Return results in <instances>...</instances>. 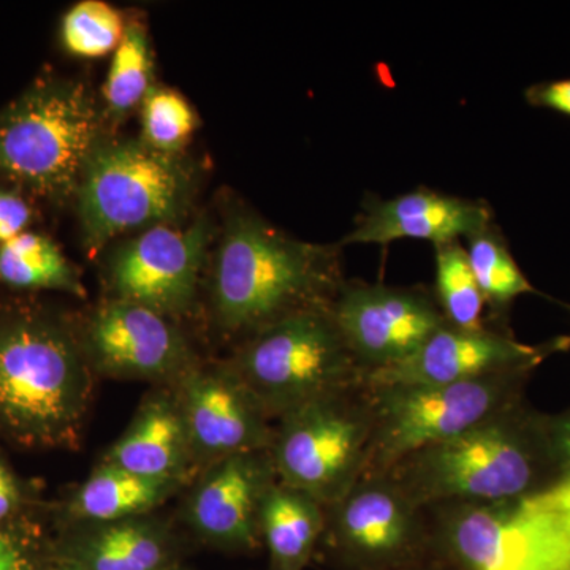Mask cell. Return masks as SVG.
<instances>
[{"label":"cell","mask_w":570,"mask_h":570,"mask_svg":"<svg viewBox=\"0 0 570 570\" xmlns=\"http://www.w3.org/2000/svg\"><path fill=\"white\" fill-rule=\"evenodd\" d=\"M341 249L296 239L236 204L225 217L214 258L217 324L246 340L292 314L332 306L346 281Z\"/></svg>","instance_id":"obj_1"},{"label":"cell","mask_w":570,"mask_h":570,"mask_svg":"<svg viewBox=\"0 0 570 570\" xmlns=\"http://www.w3.org/2000/svg\"><path fill=\"white\" fill-rule=\"evenodd\" d=\"M389 474L422 508L448 502H519L562 482L549 414L527 400L460 436L412 453Z\"/></svg>","instance_id":"obj_2"},{"label":"cell","mask_w":570,"mask_h":570,"mask_svg":"<svg viewBox=\"0 0 570 570\" xmlns=\"http://www.w3.org/2000/svg\"><path fill=\"white\" fill-rule=\"evenodd\" d=\"M80 337L37 307L0 311V433L32 448L73 444L91 401Z\"/></svg>","instance_id":"obj_3"},{"label":"cell","mask_w":570,"mask_h":570,"mask_svg":"<svg viewBox=\"0 0 570 570\" xmlns=\"http://www.w3.org/2000/svg\"><path fill=\"white\" fill-rule=\"evenodd\" d=\"M105 122L85 82L41 73L0 108V184L45 204L75 202Z\"/></svg>","instance_id":"obj_4"},{"label":"cell","mask_w":570,"mask_h":570,"mask_svg":"<svg viewBox=\"0 0 570 570\" xmlns=\"http://www.w3.org/2000/svg\"><path fill=\"white\" fill-rule=\"evenodd\" d=\"M197 171L181 154L157 151L142 138H105L82 174L75 204L89 254L134 230L184 219Z\"/></svg>","instance_id":"obj_5"},{"label":"cell","mask_w":570,"mask_h":570,"mask_svg":"<svg viewBox=\"0 0 570 570\" xmlns=\"http://www.w3.org/2000/svg\"><path fill=\"white\" fill-rule=\"evenodd\" d=\"M539 365H524L459 384L370 385L374 425L362 479L389 474L419 450L463 434L502 409L527 400Z\"/></svg>","instance_id":"obj_6"},{"label":"cell","mask_w":570,"mask_h":570,"mask_svg":"<svg viewBox=\"0 0 570 570\" xmlns=\"http://www.w3.org/2000/svg\"><path fill=\"white\" fill-rule=\"evenodd\" d=\"M228 366L272 420L366 382L330 307L292 314L246 337Z\"/></svg>","instance_id":"obj_7"},{"label":"cell","mask_w":570,"mask_h":570,"mask_svg":"<svg viewBox=\"0 0 570 570\" xmlns=\"http://www.w3.org/2000/svg\"><path fill=\"white\" fill-rule=\"evenodd\" d=\"M373 425L366 382L287 412L269 448L277 479L324 508L335 504L362 479Z\"/></svg>","instance_id":"obj_8"},{"label":"cell","mask_w":570,"mask_h":570,"mask_svg":"<svg viewBox=\"0 0 570 570\" xmlns=\"http://www.w3.org/2000/svg\"><path fill=\"white\" fill-rule=\"evenodd\" d=\"M321 546L333 570H396L433 553L428 509L390 474L360 479L325 508Z\"/></svg>","instance_id":"obj_9"},{"label":"cell","mask_w":570,"mask_h":570,"mask_svg":"<svg viewBox=\"0 0 570 570\" xmlns=\"http://www.w3.org/2000/svg\"><path fill=\"white\" fill-rule=\"evenodd\" d=\"M330 313L366 379L406 362L448 324L428 288L358 279L344 281Z\"/></svg>","instance_id":"obj_10"},{"label":"cell","mask_w":570,"mask_h":570,"mask_svg":"<svg viewBox=\"0 0 570 570\" xmlns=\"http://www.w3.org/2000/svg\"><path fill=\"white\" fill-rule=\"evenodd\" d=\"M212 238L213 225L200 216L186 228L156 225L124 239L108 257L112 295L170 318L189 313Z\"/></svg>","instance_id":"obj_11"},{"label":"cell","mask_w":570,"mask_h":570,"mask_svg":"<svg viewBox=\"0 0 570 570\" xmlns=\"http://www.w3.org/2000/svg\"><path fill=\"white\" fill-rule=\"evenodd\" d=\"M80 341L89 365L110 377L176 382L195 366L170 317L126 299L97 307Z\"/></svg>","instance_id":"obj_12"},{"label":"cell","mask_w":570,"mask_h":570,"mask_svg":"<svg viewBox=\"0 0 570 570\" xmlns=\"http://www.w3.org/2000/svg\"><path fill=\"white\" fill-rule=\"evenodd\" d=\"M194 461H217L272 448L275 426L257 397L230 366H194L176 381Z\"/></svg>","instance_id":"obj_13"},{"label":"cell","mask_w":570,"mask_h":570,"mask_svg":"<svg viewBox=\"0 0 570 570\" xmlns=\"http://www.w3.org/2000/svg\"><path fill=\"white\" fill-rule=\"evenodd\" d=\"M570 348V336L530 346L508 326L490 325L480 332L442 325L411 358L366 379L370 385L459 384L524 365H542L550 355Z\"/></svg>","instance_id":"obj_14"},{"label":"cell","mask_w":570,"mask_h":570,"mask_svg":"<svg viewBox=\"0 0 570 570\" xmlns=\"http://www.w3.org/2000/svg\"><path fill=\"white\" fill-rule=\"evenodd\" d=\"M277 480L269 450L217 461L194 487L187 521L217 549L236 553L257 550L262 505Z\"/></svg>","instance_id":"obj_15"},{"label":"cell","mask_w":570,"mask_h":570,"mask_svg":"<svg viewBox=\"0 0 570 570\" xmlns=\"http://www.w3.org/2000/svg\"><path fill=\"white\" fill-rule=\"evenodd\" d=\"M493 223V209L485 202L417 187L393 198L366 195L354 230L340 246H387L397 239H425L436 246L466 239Z\"/></svg>","instance_id":"obj_16"},{"label":"cell","mask_w":570,"mask_h":570,"mask_svg":"<svg viewBox=\"0 0 570 570\" xmlns=\"http://www.w3.org/2000/svg\"><path fill=\"white\" fill-rule=\"evenodd\" d=\"M428 509L433 551L455 570H523L517 502H448Z\"/></svg>","instance_id":"obj_17"},{"label":"cell","mask_w":570,"mask_h":570,"mask_svg":"<svg viewBox=\"0 0 570 570\" xmlns=\"http://www.w3.org/2000/svg\"><path fill=\"white\" fill-rule=\"evenodd\" d=\"M61 560L81 570H170L179 566L175 535L148 515L85 524L63 543Z\"/></svg>","instance_id":"obj_18"},{"label":"cell","mask_w":570,"mask_h":570,"mask_svg":"<svg viewBox=\"0 0 570 570\" xmlns=\"http://www.w3.org/2000/svg\"><path fill=\"white\" fill-rule=\"evenodd\" d=\"M193 461L178 401L159 393L142 403L104 463L142 478L183 480Z\"/></svg>","instance_id":"obj_19"},{"label":"cell","mask_w":570,"mask_h":570,"mask_svg":"<svg viewBox=\"0 0 570 570\" xmlns=\"http://www.w3.org/2000/svg\"><path fill=\"white\" fill-rule=\"evenodd\" d=\"M324 531V505L277 480L266 494L261 512L268 570H305L321 546Z\"/></svg>","instance_id":"obj_20"},{"label":"cell","mask_w":570,"mask_h":570,"mask_svg":"<svg viewBox=\"0 0 570 570\" xmlns=\"http://www.w3.org/2000/svg\"><path fill=\"white\" fill-rule=\"evenodd\" d=\"M181 483L183 480L142 478L104 463L75 491L70 517L82 524L146 517L174 497Z\"/></svg>","instance_id":"obj_21"},{"label":"cell","mask_w":570,"mask_h":570,"mask_svg":"<svg viewBox=\"0 0 570 570\" xmlns=\"http://www.w3.org/2000/svg\"><path fill=\"white\" fill-rule=\"evenodd\" d=\"M0 283L14 291L86 296L80 272L61 247L31 230L0 245Z\"/></svg>","instance_id":"obj_22"},{"label":"cell","mask_w":570,"mask_h":570,"mask_svg":"<svg viewBox=\"0 0 570 570\" xmlns=\"http://www.w3.org/2000/svg\"><path fill=\"white\" fill-rule=\"evenodd\" d=\"M524 570H570V480L517 504Z\"/></svg>","instance_id":"obj_23"},{"label":"cell","mask_w":570,"mask_h":570,"mask_svg":"<svg viewBox=\"0 0 570 570\" xmlns=\"http://www.w3.org/2000/svg\"><path fill=\"white\" fill-rule=\"evenodd\" d=\"M464 247L469 265L490 307L491 322H505L510 307L521 295L538 294L510 253L508 239L497 224L469 236Z\"/></svg>","instance_id":"obj_24"},{"label":"cell","mask_w":570,"mask_h":570,"mask_svg":"<svg viewBox=\"0 0 570 570\" xmlns=\"http://www.w3.org/2000/svg\"><path fill=\"white\" fill-rule=\"evenodd\" d=\"M153 51L148 31L140 21L127 22L126 33L112 52L104 86L107 121L121 122L145 102L153 86Z\"/></svg>","instance_id":"obj_25"},{"label":"cell","mask_w":570,"mask_h":570,"mask_svg":"<svg viewBox=\"0 0 570 570\" xmlns=\"http://www.w3.org/2000/svg\"><path fill=\"white\" fill-rule=\"evenodd\" d=\"M436 285L433 295L450 326L480 332L485 330V298L472 273L466 247L461 239L434 246Z\"/></svg>","instance_id":"obj_26"},{"label":"cell","mask_w":570,"mask_h":570,"mask_svg":"<svg viewBox=\"0 0 570 570\" xmlns=\"http://www.w3.org/2000/svg\"><path fill=\"white\" fill-rule=\"evenodd\" d=\"M121 11L104 0L75 3L61 22L63 50L75 58L97 59L115 52L126 33Z\"/></svg>","instance_id":"obj_27"},{"label":"cell","mask_w":570,"mask_h":570,"mask_svg":"<svg viewBox=\"0 0 570 570\" xmlns=\"http://www.w3.org/2000/svg\"><path fill=\"white\" fill-rule=\"evenodd\" d=\"M197 124L194 108L171 89L154 86L141 105V138L157 151L181 154Z\"/></svg>","instance_id":"obj_28"},{"label":"cell","mask_w":570,"mask_h":570,"mask_svg":"<svg viewBox=\"0 0 570 570\" xmlns=\"http://www.w3.org/2000/svg\"><path fill=\"white\" fill-rule=\"evenodd\" d=\"M32 216L31 198L0 186V245L28 232Z\"/></svg>","instance_id":"obj_29"},{"label":"cell","mask_w":570,"mask_h":570,"mask_svg":"<svg viewBox=\"0 0 570 570\" xmlns=\"http://www.w3.org/2000/svg\"><path fill=\"white\" fill-rule=\"evenodd\" d=\"M0 570H37L32 543L14 528L0 527Z\"/></svg>","instance_id":"obj_30"},{"label":"cell","mask_w":570,"mask_h":570,"mask_svg":"<svg viewBox=\"0 0 570 570\" xmlns=\"http://www.w3.org/2000/svg\"><path fill=\"white\" fill-rule=\"evenodd\" d=\"M524 99L531 107L560 112L570 118V78L535 82L524 91Z\"/></svg>","instance_id":"obj_31"},{"label":"cell","mask_w":570,"mask_h":570,"mask_svg":"<svg viewBox=\"0 0 570 570\" xmlns=\"http://www.w3.org/2000/svg\"><path fill=\"white\" fill-rule=\"evenodd\" d=\"M549 430L554 459L564 482L570 480V407L558 414H549Z\"/></svg>","instance_id":"obj_32"},{"label":"cell","mask_w":570,"mask_h":570,"mask_svg":"<svg viewBox=\"0 0 570 570\" xmlns=\"http://www.w3.org/2000/svg\"><path fill=\"white\" fill-rule=\"evenodd\" d=\"M21 494L13 472L0 461V527L20 505Z\"/></svg>","instance_id":"obj_33"},{"label":"cell","mask_w":570,"mask_h":570,"mask_svg":"<svg viewBox=\"0 0 570 570\" xmlns=\"http://www.w3.org/2000/svg\"><path fill=\"white\" fill-rule=\"evenodd\" d=\"M396 570H455L448 562L442 561L441 558L433 553L428 554L426 558L414 562V564L404 566V568Z\"/></svg>","instance_id":"obj_34"},{"label":"cell","mask_w":570,"mask_h":570,"mask_svg":"<svg viewBox=\"0 0 570 570\" xmlns=\"http://www.w3.org/2000/svg\"><path fill=\"white\" fill-rule=\"evenodd\" d=\"M52 570H81V569H78L77 566H71V564H67V562H61V566H59V568H56Z\"/></svg>","instance_id":"obj_35"},{"label":"cell","mask_w":570,"mask_h":570,"mask_svg":"<svg viewBox=\"0 0 570 570\" xmlns=\"http://www.w3.org/2000/svg\"><path fill=\"white\" fill-rule=\"evenodd\" d=\"M170 570H184V569H183V568H179V566H176V568L170 569Z\"/></svg>","instance_id":"obj_36"}]
</instances>
